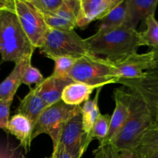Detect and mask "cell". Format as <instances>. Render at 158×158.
Returning a JSON list of instances; mask_svg holds the SVG:
<instances>
[{
  "label": "cell",
  "instance_id": "6da1fadb",
  "mask_svg": "<svg viewBox=\"0 0 158 158\" xmlns=\"http://www.w3.org/2000/svg\"><path fill=\"white\" fill-rule=\"evenodd\" d=\"M84 42L93 55L104 56L110 61L136 53L140 46L139 32L123 26L106 32H97L84 39Z\"/></svg>",
  "mask_w": 158,
  "mask_h": 158
},
{
  "label": "cell",
  "instance_id": "7a4b0ae2",
  "mask_svg": "<svg viewBox=\"0 0 158 158\" xmlns=\"http://www.w3.org/2000/svg\"><path fill=\"white\" fill-rule=\"evenodd\" d=\"M35 48L23 31L15 11L0 12V55L2 63H15L32 59Z\"/></svg>",
  "mask_w": 158,
  "mask_h": 158
},
{
  "label": "cell",
  "instance_id": "3957f363",
  "mask_svg": "<svg viewBox=\"0 0 158 158\" xmlns=\"http://www.w3.org/2000/svg\"><path fill=\"white\" fill-rule=\"evenodd\" d=\"M130 114L126 123L112 143L118 149L133 150L136 141L154 123L152 112L137 93L128 92Z\"/></svg>",
  "mask_w": 158,
  "mask_h": 158
},
{
  "label": "cell",
  "instance_id": "277c9868",
  "mask_svg": "<svg viewBox=\"0 0 158 158\" xmlns=\"http://www.w3.org/2000/svg\"><path fill=\"white\" fill-rule=\"evenodd\" d=\"M69 77L73 82L100 88L110 83H118L114 66L110 60L93 54L77 59Z\"/></svg>",
  "mask_w": 158,
  "mask_h": 158
},
{
  "label": "cell",
  "instance_id": "5b68a950",
  "mask_svg": "<svg viewBox=\"0 0 158 158\" xmlns=\"http://www.w3.org/2000/svg\"><path fill=\"white\" fill-rule=\"evenodd\" d=\"M80 112V106H70L62 100L48 106L34 125L32 140L42 134H48L52 139V147L55 149L65 124Z\"/></svg>",
  "mask_w": 158,
  "mask_h": 158
},
{
  "label": "cell",
  "instance_id": "8992f818",
  "mask_svg": "<svg viewBox=\"0 0 158 158\" xmlns=\"http://www.w3.org/2000/svg\"><path fill=\"white\" fill-rule=\"evenodd\" d=\"M40 49L41 53L51 60L61 56L79 59L92 54L88 49L84 39H82L74 30L61 31L49 28Z\"/></svg>",
  "mask_w": 158,
  "mask_h": 158
},
{
  "label": "cell",
  "instance_id": "52a82bcc",
  "mask_svg": "<svg viewBox=\"0 0 158 158\" xmlns=\"http://www.w3.org/2000/svg\"><path fill=\"white\" fill-rule=\"evenodd\" d=\"M15 12L31 44L40 49L49 30L41 13L28 0H15Z\"/></svg>",
  "mask_w": 158,
  "mask_h": 158
},
{
  "label": "cell",
  "instance_id": "ba28073f",
  "mask_svg": "<svg viewBox=\"0 0 158 158\" xmlns=\"http://www.w3.org/2000/svg\"><path fill=\"white\" fill-rule=\"evenodd\" d=\"M155 60V52L131 54L126 57L110 61L117 79L134 80L144 77L146 72L151 69Z\"/></svg>",
  "mask_w": 158,
  "mask_h": 158
},
{
  "label": "cell",
  "instance_id": "9c48e42d",
  "mask_svg": "<svg viewBox=\"0 0 158 158\" xmlns=\"http://www.w3.org/2000/svg\"><path fill=\"white\" fill-rule=\"evenodd\" d=\"M86 134L83 130L81 112L69 119L65 124L58 145H60L72 158H81L85 151Z\"/></svg>",
  "mask_w": 158,
  "mask_h": 158
},
{
  "label": "cell",
  "instance_id": "30bf717a",
  "mask_svg": "<svg viewBox=\"0 0 158 158\" xmlns=\"http://www.w3.org/2000/svg\"><path fill=\"white\" fill-rule=\"evenodd\" d=\"M118 83L138 94L148 105L152 114L158 107V75L146 73L144 77L139 79H120Z\"/></svg>",
  "mask_w": 158,
  "mask_h": 158
},
{
  "label": "cell",
  "instance_id": "8fae6325",
  "mask_svg": "<svg viewBox=\"0 0 158 158\" xmlns=\"http://www.w3.org/2000/svg\"><path fill=\"white\" fill-rule=\"evenodd\" d=\"M122 0H80L77 26L85 29L94 20H101Z\"/></svg>",
  "mask_w": 158,
  "mask_h": 158
},
{
  "label": "cell",
  "instance_id": "7c38bea8",
  "mask_svg": "<svg viewBox=\"0 0 158 158\" xmlns=\"http://www.w3.org/2000/svg\"><path fill=\"white\" fill-rule=\"evenodd\" d=\"M115 109L110 117V128L106 139L102 144L112 143L113 140L118 136L127 120L130 114L128 91L122 88L114 90Z\"/></svg>",
  "mask_w": 158,
  "mask_h": 158
},
{
  "label": "cell",
  "instance_id": "4fadbf2b",
  "mask_svg": "<svg viewBox=\"0 0 158 158\" xmlns=\"http://www.w3.org/2000/svg\"><path fill=\"white\" fill-rule=\"evenodd\" d=\"M158 0H127L123 27L136 29L141 20L155 15Z\"/></svg>",
  "mask_w": 158,
  "mask_h": 158
},
{
  "label": "cell",
  "instance_id": "5bb4252c",
  "mask_svg": "<svg viewBox=\"0 0 158 158\" xmlns=\"http://www.w3.org/2000/svg\"><path fill=\"white\" fill-rule=\"evenodd\" d=\"M72 83L73 81L70 77H56L51 75L38 85V94L49 106L61 100L64 88Z\"/></svg>",
  "mask_w": 158,
  "mask_h": 158
},
{
  "label": "cell",
  "instance_id": "9a60e30c",
  "mask_svg": "<svg viewBox=\"0 0 158 158\" xmlns=\"http://www.w3.org/2000/svg\"><path fill=\"white\" fill-rule=\"evenodd\" d=\"M48 105L43 101L38 94V86L30 88L27 95L20 101L17 109V114L25 116L34 127L43 111L48 107Z\"/></svg>",
  "mask_w": 158,
  "mask_h": 158
},
{
  "label": "cell",
  "instance_id": "2e32d148",
  "mask_svg": "<svg viewBox=\"0 0 158 158\" xmlns=\"http://www.w3.org/2000/svg\"><path fill=\"white\" fill-rule=\"evenodd\" d=\"M32 130L33 127L31 122L22 114H15L9 120L7 132L15 136L19 140L20 145L26 153H28L30 150Z\"/></svg>",
  "mask_w": 158,
  "mask_h": 158
},
{
  "label": "cell",
  "instance_id": "e0dca14e",
  "mask_svg": "<svg viewBox=\"0 0 158 158\" xmlns=\"http://www.w3.org/2000/svg\"><path fill=\"white\" fill-rule=\"evenodd\" d=\"M31 59L15 63V67L9 76L0 83V99L3 100H13L19 87L22 84V78L24 69Z\"/></svg>",
  "mask_w": 158,
  "mask_h": 158
},
{
  "label": "cell",
  "instance_id": "ac0fdd59",
  "mask_svg": "<svg viewBox=\"0 0 158 158\" xmlns=\"http://www.w3.org/2000/svg\"><path fill=\"white\" fill-rule=\"evenodd\" d=\"M95 89L98 88L85 83L73 82L64 88L61 100L70 106H80L83 103L89 100V96Z\"/></svg>",
  "mask_w": 158,
  "mask_h": 158
},
{
  "label": "cell",
  "instance_id": "d6986e66",
  "mask_svg": "<svg viewBox=\"0 0 158 158\" xmlns=\"http://www.w3.org/2000/svg\"><path fill=\"white\" fill-rule=\"evenodd\" d=\"M127 2V0H122L120 4L100 20L97 32L113 30L123 26L126 18Z\"/></svg>",
  "mask_w": 158,
  "mask_h": 158
},
{
  "label": "cell",
  "instance_id": "ffe728a7",
  "mask_svg": "<svg viewBox=\"0 0 158 158\" xmlns=\"http://www.w3.org/2000/svg\"><path fill=\"white\" fill-rule=\"evenodd\" d=\"M102 87L97 89V94L94 100H89L86 101L81 107L82 120H83V130L85 134L87 135L92 129L97 119L100 115V108L98 106L99 96Z\"/></svg>",
  "mask_w": 158,
  "mask_h": 158
},
{
  "label": "cell",
  "instance_id": "44dd1931",
  "mask_svg": "<svg viewBox=\"0 0 158 158\" xmlns=\"http://www.w3.org/2000/svg\"><path fill=\"white\" fill-rule=\"evenodd\" d=\"M110 122V116L109 114H100L93 125L92 129L86 135L85 140V148L87 149L93 140L97 139L100 144H102L108 134Z\"/></svg>",
  "mask_w": 158,
  "mask_h": 158
},
{
  "label": "cell",
  "instance_id": "7402d4cb",
  "mask_svg": "<svg viewBox=\"0 0 158 158\" xmlns=\"http://www.w3.org/2000/svg\"><path fill=\"white\" fill-rule=\"evenodd\" d=\"M144 21L147 29L139 32L140 46H148L153 49H158V21L155 15H151Z\"/></svg>",
  "mask_w": 158,
  "mask_h": 158
},
{
  "label": "cell",
  "instance_id": "603a6c76",
  "mask_svg": "<svg viewBox=\"0 0 158 158\" xmlns=\"http://www.w3.org/2000/svg\"><path fill=\"white\" fill-rule=\"evenodd\" d=\"M133 150H158V126L153 124L136 141Z\"/></svg>",
  "mask_w": 158,
  "mask_h": 158
},
{
  "label": "cell",
  "instance_id": "cb8c5ba5",
  "mask_svg": "<svg viewBox=\"0 0 158 158\" xmlns=\"http://www.w3.org/2000/svg\"><path fill=\"white\" fill-rule=\"evenodd\" d=\"M80 12V0H63V4L56 15L66 19L77 26Z\"/></svg>",
  "mask_w": 158,
  "mask_h": 158
},
{
  "label": "cell",
  "instance_id": "d4e9b609",
  "mask_svg": "<svg viewBox=\"0 0 158 158\" xmlns=\"http://www.w3.org/2000/svg\"><path fill=\"white\" fill-rule=\"evenodd\" d=\"M52 60L55 62V67L52 75L56 77H69V73L77 58L69 56H61L55 57Z\"/></svg>",
  "mask_w": 158,
  "mask_h": 158
},
{
  "label": "cell",
  "instance_id": "484cf974",
  "mask_svg": "<svg viewBox=\"0 0 158 158\" xmlns=\"http://www.w3.org/2000/svg\"><path fill=\"white\" fill-rule=\"evenodd\" d=\"M41 15L49 29L61 31H72L74 30L75 27H77V26L72 22L69 21L63 17L59 16L56 14L41 13Z\"/></svg>",
  "mask_w": 158,
  "mask_h": 158
},
{
  "label": "cell",
  "instance_id": "4316f807",
  "mask_svg": "<svg viewBox=\"0 0 158 158\" xmlns=\"http://www.w3.org/2000/svg\"><path fill=\"white\" fill-rule=\"evenodd\" d=\"M39 12L43 14H55L63 4V0H28Z\"/></svg>",
  "mask_w": 158,
  "mask_h": 158
},
{
  "label": "cell",
  "instance_id": "83f0119b",
  "mask_svg": "<svg viewBox=\"0 0 158 158\" xmlns=\"http://www.w3.org/2000/svg\"><path fill=\"white\" fill-rule=\"evenodd\" d=\"M44 79L43 74L37 68L34 67L31 64L30 61L27 63L24 69L23 78H22V83L29 86H31V85L32 84H35V86H38L43 83Z\"/></svg>",
  "mask_w": 158,
  "mask_h": 158
},
{
  "label": "cell",
  "instance_id": "f1b7e54d",
  "mask_svg": "<svg viewBox=\"0 0 158 158\" xmlns=\"http://www.w3.org/2000/svg\"><path fill=\"white\" fill-rule=\"evenodd\" d=\"M93 158H120L119 151L112 143L100 144L93 152Z\"/></svg>",
  "mask_w": 158,
  "mask_h": 158
},
{
  "label": "cell",
  "instance_id": "f546056e",
  "mask_svg": "<svg viewBox=\"0 0 158 158\" xmlns=\"http://www.w3.org/2000/svg\"><path fill=\"white\" fill-rule=\"evenodd\" d=\"M12 102V100H3L0 99V129L5 131H7Z\"/></svg>",
  "mask_w": 158,
  "mask_h": 158
},
{
  "label": "cell",
  "instance_id": "4dcf8cb0",
  "mask_svg": "<svg viewBox=\"0 0 158 158\" xmlns=\"http://www.w3.org/2000/svg\"><path fill=\"white\" fill-rule=\"evenodd\" d=\"M46 158H72V157L60 145H57L56 148L53 149L50 157Z\"/></svg>",
  "mask_w": 158,
  "mask_h": 158
},
{
  "label": "cell",
  "instance_id": "1f68e13d",
  "mask_svg": "<svg viewBox=\"0 0 158 158\" xmlns=\"http://www.w3.org/2000/svg\"><path fill=\"white\" fill-rule=\"evenodd\" d=\"M139 158H158V150L147 151V150H134Z\"/></svg>",
  "mask_w": 158,
  "mask_h": 158
},
{
  "label": "cell",
  "instance_id": "d6a6232c",
  "mask_svg": "<svg viewBox=\"0 0 158 158\" xmlns=\"http://www.w3.org/2000/svg\"><path fill=\"white\" fill-rule=\"evenodd\" d=\"M5 10L15 11V0H0V12Z\"/></svg>",
  "mask_w": 158,
  "mask_h": 158
},
{
  "label": "cell",
  "instance_id": "836d02e7",
  "mask_svg": "<svg viewBox=\"0 0 158 158\" xmlns=\"http://www.w3.org/2000/svg\"><path fill=\"white\" fill-rule=\"evenodd\" d=\"M119 157L120 158H139L137 153L134 150H120L119 151Z\"/></svg>",
  "mask_w": 158,
  "mask_h": 158
},
{
  "label": "cell",
  "instance_id": "e575fe53",
  "mask_svg": "<svg viewBox=\"0 0 158 158\" xmlns=\"http://www.w3.org/2000/svg\"><path fill=\"white\" fill-rule=\"evenodd\" d=\"M153 50L155 52V60H154V65H153V66L151 67V69H150L149 70L147 71L146 73L158 75V49H153Z\"/></svg>",
  "mask_w": 158,
  "mask_h": 158
},
{
  "label": "cell",
  "instance_id": "d590c367",
  "mask_svg": "<svg viewBox=\"0 0 158 158\" xmlns=\"http://www.w3.org/2000/svg\"><path fill=\"white\" fill-rule=\"evenodd\" d=\"M153 117H154V123L153 124L158 126V107L156 108L153 112Z\"/></svg>",
  "mask_w": 158,
  "mask_h": 158
}]
</instances>
